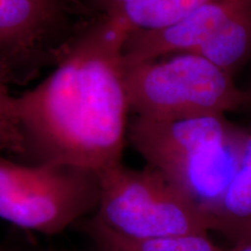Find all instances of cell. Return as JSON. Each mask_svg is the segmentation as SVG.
I'll return each instance as SVG.
<instances>
[{"instance_id":"cell-6","label":"cell","mask_w":251,"mask_h":251,"mask_svg":"<svg viewBox=\"0 0 251 251\" xmlns=\"http://www.w3.org/2000/svg\"><path fill=\"white\" fill-rule=\"evenodd\" d=\"M249 1L251 0H224L198 8L164 27L133 31L124 48L125 65L194 51L235 11Z\"/></svg>"},{"instance_id":"cell-1","label":"cell","mask_w":251,"mask_h":251,"mask_svg":"<svg viewBox=\"0 0 251 251\" xmlns=\"http://www.w3.org/2000/svg\"><path fill=\"white\" fill-rule=\"evenodd\" d=\"M130 31L101 14L14 112L37 163L100 175L120 164L128 130L124 48Z\"/></svg>"},{"instance_id":"cell-10","label":"cell","mask_w":251,"mask_h":251,"mask_svg":"<svg viewBox=\"0 0 251 251\" xmlns=\"http://www.w3.org/2000/svg\"><path fill=\"white\" fill-rule=\"evenodd\" d=\"M54 18L39 0H0V49L31 46Z\"/></svg>"},{"instance_id":"cell-14","label":"cell","mask_w":251,"mask_h":251,"mask_svg":"<svg viewBox=\"0 0 251 251\" xmlns=\"http://www.w3.org/2000/svg\"><path fill=\"white\" fill-rule=\"evenodd\" d=\"M45 7L51 13L54 17H56L59 11V0H39Z\"/></svg>"},{"instance_id":"cell-2","label":"cell","mask_w":251,"mask_h":251,"mask_svg":"<svg viewBox=\"0 0 251 251\" xmlns=\"http://www.w3.org/2000/svg\"><path fill=\"white\" fill-rule=\"evenodd\" d=\"M127 134L148 166L179 187L212 220L238 168L246 126L225 114L172 120L135 117Z\"/></svg>"},{"instance_id":"cell-13","label":"cell","mask_w":251,"mask_h":251,"mask_svg":"<svg viewBox=\"0 0 251 251\" xmlns=\"http://www.w3.org/2000/svg\"><path fill=\"white\" fill-rule=\"evenodd\" d=\"M244 92V101L242 107H241L240 112L246 113V114L251 117V85L247 89H243Z\"/></svg>"},{"instance_id":"cell-8","label":"cell","mask_w":251,"mask_h":251,"mask_svg":"<svg viewBox=\"0 0 251 251\" xmlns=\"http://www.w3.org/2000/svg\"><path fill=\"white\" fill-rule=\"evenodd\" d=\"M219 1L224 0H98L102 15L115 19L130 33L164 27Z\"/></svg>"},{"instance_id":"cell-7","label":"cell","mask_w":251,"mask_h":251,"mask_svg":"<svg viewBox=\"0 0 251 251\" xmlns=\"http://www.w3.org/2000/svg\"><path fill=\"white\" fill-rule=\"evenodd\" d=\"M212 227L234 243L251 238V124L246 126L238 168L213 213Z\"/></svg>"},{"instance_id":"cell-16","label":"cell","mask_w":251,"mask_h":251,"mask_svg":"<svg viewBox=\"0 0 251 251\" xmlns=\"http://www.w3.org/2000/svg\"><path fill=\"white\" fill-rule=\"evenodd\" d=\"M249 241H251V238H250V240H249Z\"/></svg>"},{"instance_id":"cell-5","label":"cell","mask_w":251,"mask_h":251,"mask_svg":"<svg viewBox=\"0 0 251 251\" xmlns=\"http://www.w3.org/2000/svg\"><path fill=\"white\" fill-rule=\"evenodd\" d=\"M99 175L55 163L20 164L0 156V219L57 234L98 206Z\"/></svg>"},{"instance_id":"cell-3","label":"cell","mask_w":251,"mask_h":251,"mask_svg":"<svg viewBox=\"0 0 251 251\" xmlns=\"http://www.w3.org/2000/svg\"><path fill=\"white\" fill-rule=\"evenodd\" d=\"M129 111L149 120L240 112L243 89L202 56L179 52L125 65Z\"/></svg>"},{"instance_id":"cell-9","label":"cell","mask_w":251,"mask_h":251,"mask_svg":"<svg viewBox=\"0 0 251 251\" xmlns=\"http://www.w3.org/2000/svg\"><path fill=\"white\" fill-rule=\"evenodd\" d=\"M235 78L251 63V1L235 11L208 40L194 50Z\"/></svg>"},{"instance_id":"cell-11","label":"cell","mask_w":251,"mask_h":251,"mask_svg":"<svg viewBox=\"0 0 251 251\" xmlns=\"http://www.w3.org/2000/svg\"><path fill=\"white\" fill-rule=\"evenodd\" d=\"M89 231L102 251H224L212 242L208 235L133 240L114 233L96 219L90 222Z\"/></svg>"},{"instance_id":"cell-15","label":"cell","mask_w":251,"mask_h":251,"mask_svg":"<svg viewBox=\"0 0 251 251\" xmlns=\"http://www.w3.org/2000/svg\"><path fill=\"white\" fill-rule=\"evenodd\" d=\"M224 251H251V241H242V242L234 243V246Z\"/></svg>"},{"instance_id":"cell-4","label":"cell","mask_w":251,"mask_h":251,"mask_svg":"<svg viewBox=\"0 0 251 251\" xmlns=\"http://www.w3.org/2000/svg\"><path fill=\"white\" fill-rule=\"evenodd\" d=\"M96 219L133 240L208 235L212 220L196 201L155 169L120 164L99 175Z\"/></svg>"},{"instance_id":"cell-12","label":"cell","mask_w":251,"mask_h":251,"mask_svg":"<svg viewBox=\"0 0 251 251\" xmlns=\"http://www.w3.org/2000/svg\"><path fill=\"white\" fill-rule=\"evenodd\" d=\"M13 100L0 74V152L25 156L28 155L27 143L15 115Z\"/></svg>"}]
</instances>
